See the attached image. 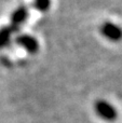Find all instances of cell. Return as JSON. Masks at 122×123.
<instances>
[{
    "label": "cell",
    "instance_id": "cell-5",
    "mask_svg": "<svg viewBox=\"0 0 122 123\" xmlns=\"http://www.w3.org/2000/svg\"><path fill=\"white\" fill-rule=\"evenodd\" d=\"M13 29L11 26H6L0 29V49L6 47L10 43L11 40V35L13 34Z\"/></svg>",
    "mask_w": 122,
    "mask_h": 123
},
{
    "label": "cell",
    "instance_id": "cell-6",
    "mask_svg": "<svg viewBox=\"0 0 122 123\" xmlns=\"http://www.w3.org/2000/svg\"><path fill=\"white\" fill-rule=\"evenodd\" d=\"M50 6H51V0H35L34 2V6L41 12L49 10Z\"/></svg>",
    "mask_w": 122,
    "mask_h": 123
},
{
    "label": "cell",
    "instance_id": "cell-1",
    "mask_svg": "<svg viewBox=\"0 0 122 123\" xmlns=\"http://www.w3.org/2000/svg\"><path fill=\"white\" fill-rule=\"evenodd\" d=\"M95 112L97 113L99 118L104 121L107 122H114L118 117L117 109L112 106L110 103L106 102L104 99H99L95 103Z\"/></svg>",
    "mask_w": 122,
    "mask_h": 123
},
{
    "label": "cell",
    "instance_id": "cell-4",
    "mask_svg": "<svg viewBox=\"0 0 122 123\" xmlns=\"http://www.w3.org/2000/svg\"><path fill=\"white\" fill-rule=\"evenodd\" d=\"M28 17V10L25 6H18L13 11L11 15V28L13 31H16L19 26L23 25Z\"/></svg>",
    "mask_w": 122,
    "mask_h": 123
},
{
    "label": "cell",
    "instance_id": "cell-2",
    "mask_svg": "<svg viewBox=\"0 0 122 123\" xmlns=\"http://www.w3.org/2000/svg\"><path fill=\"white\" fill-rule=\"evenodd\" d=\"M99 30L106 39L112 42H118L122 39V28L111 22H104Z\"/></svg>",
    "mask_w": 122,
    "mask_h": 123
},
{
    "label": "cell",
    "instance_id": "cell-3",
    "mask_svg": "<svg viewBox=\"0 0 122 123\" xmlns=\"http://www.w3.org/2000/svg\"><path fill=\"white\" fill-rule=\"evenodd\" d=\"M15 42L30 54L37 53L39 50V43L37 39L29 35H21V36L16 37Z\"/></svg>",
    "mask_w": 122,
    "mask_h": 123
}]
</instances>
